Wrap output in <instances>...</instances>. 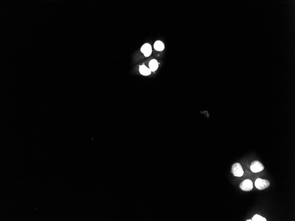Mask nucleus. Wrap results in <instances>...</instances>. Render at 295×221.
<instances>
[{"instance_id":"obj_8","label":"nucleus","mask_w":295,"mask_h":221,"mask_svg":"<svg viewBox=\"0 0 295 221\" xmlns=\"http://www.w3.org/2000/svg\"><path fill=\"white\" fill-rule=\"evenodd\" d=\"M154 48L156 51H161L165 49V45L161 41H157L155 42Z\"/></svg>"},{"instance_id":"obj_3","label":"nucleus","mask_w":295,"mask_h":221,"mask_svg":"<svg viewBox=\"0 0 295 221\" xmlns=\"http://www.w3.org/2000/svg\"><path fill=\"white\" fill-rule=\"evenodd\" d=\"M251 170L254 173H258L264 169V167L262 163L258 161H255L251 163L250 166Z\"/></svg>"},{"instance_id":"obj_1","label":"nucleus","mask_w":295,"mask_h":221,"mask_svg":"<svg viewBox=\"0 0 295 221\" xmlns=\"http://www.w3.org/2000/svg\"><path fill=\"white\" fill-rule=\"evenodd\" d=\"M255 185L257 189L262 190L268 188L270 185V183L268 180L258 178L255 182Z\"/></svg>"},{"instance_id":"obj_7","label":"nucleus","mask_w":295,"mask_h":221,"mask_svg":"<svg viewBox=\"0 0 295 221\" xmlns=\"http://www.w3.org/2000/svg\"><path fill=\"white\" fill-rule=\"evenodd\" d=\"M149 69H150L151 72H155L158 69V67H159V64L156 60H152L149 63Z\"/></svg>"},{"instance_id":"obj_5","label":"nucleus","mask_w":295,"mask_h":221,"mask_svg":"<svg viewBox=\"0 0 295 221\" xmlns=\"http://www.w3.org/2000/svg\"><path fill=\"white\" fill-rule=\"evenodd\" d=\"M141 51L145 57L149 56L152 52L151 45L149 43H146L143 45V46L141 47Z\"/></svg>"},{"instance_id":"obj_2","label":"nucleus","mask_w":295,"mask_h":221,"mask_svg":"<svg viewBox=\"0 0 295 221\" xmlns=\"http://www.w3.org/2000/svg\"><path fill=\"white\" fill-rule=\"evenodd\" d=\"M231 171L235 177H242L244 173L243 169L240 163H236L232 165Z\"/></svg>"},{"instance_id":"obj_4","label":"nucleus","mask_w":295,"mask_h":221,"mask_svg":"<svg viewBox=\"0 0 295 221\" xmlns=\"http://www.w3.org/2000/svg\"><path fill=\"white\" fill-rule=\"evenodd\" d=\"M240 187L243 191H250L253 189V183L250 180L247 179L241 183Z\"/></svg>"},{"instance_id":"obj_9","label":"nucleus","mask_w":295,"mask_h":221,"mask_svg":"<svg viewBox=\"0 0 295 221\" xmlns=\"http://www.w3.org/2000/svg\"><path fill=\"white\" fill-rule=\"evenodd\" d=\"M252 220L254 221H266V219L265 218L262 217V216L256 215L252 218Z\"/></svg>"},{"instance_id":"obj_6","label":"nucleus","mask_w":295,"mask_h":221,"mask_svg":"<svg viewBox=\"0 0 295 221\" xmlns=\"http://www.w3.org/2000/svg\"><path fill=\"white\" fill-rule=\"evenodd\" d=\"M139 72L141 75L143 76H149L151 73V71L149 68L145 65H142L140 66Z\"/></svg>"}]
</instances>
